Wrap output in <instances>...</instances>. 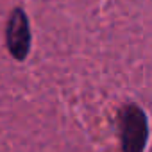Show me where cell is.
I'll list each match as a JSON object with an SVG mask.
<instances>
[{"mask_svg":"<svg viewBox=\"0 0 152 152\" xmlns=\"http://www.w3.org/2000/svg\"><path fill=\"white\" fill-rule=\"evenodd\" d=\"M118 138L122 152H143L148 143V118L136 104H125L118 111Z\"/></svg>","mask_w":152,"mask_h":152,"instance_id":"cell-1","label":"cell"},{"mask_svg":"<svg viewBox=\"0 0 152 152\" xmlns=\"http://www.w3.org/2000/svg\"><path fill=\"white\" fill-rule=\"evenodd\" d=\"M31 43L32 34L27 13L22 7H15L6 25V47L16 61H23L31 52Z\"/></svg>","mask_w":152,"mask_h":152,"instance_id":"cell-2","label":"cell"}]
</instances>
